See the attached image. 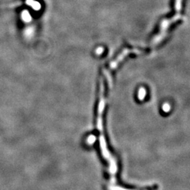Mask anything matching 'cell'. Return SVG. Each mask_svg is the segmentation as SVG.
<instances>
[{
    "label": "cell",
    "instance_id": "6da1fadb",
    "mask_svg": "<svg viewBox=\"0 0 190 190\" xmlns=\"http://www.w3.org/2000/svg\"><path fill=\"white\" fill-rule=\"evenodd\" d=\"M27 4L32 6L35 10H39L40 9V4L34 0H27Z\"/></svg>",
    "mask_w": 190,
    "mask_h": 190
},
{
    "label": "cell",
    "instance_id": "7a4b0ae2",
    "mask_svg": "<svg viewBox=\"0 0 190 190\" xmlns=\"http://www.w3.org/2000/svg\"><path fill=\"white\" fill-rule=\"evenodd\" d=\"M146 95V90L144 88L141 87L139 90V94H138V98L139 100H143L145 97Z\"/></svg>",
    "mask_w": 190,
    "mask_h": 190
},
{
    "label": "cell",
    "instance_id": "3957f363",
    "mask_svg": "<svg viewBox=\"0 0 190 190\" xmlns=\"http://www.w3.org/2000/svg\"><path fill=\"white\" fill-rule=\"evenodd\" d=\"M182 7V0H175V10L180 12Z\"/></svg>",
    "mask_w": 190,
    "mask_h": 190
},
{
    "label": "cell",
    "instance_id": "277c9868",
    "mask_svg": "<svg viewBox=\"0 0 190 190\" xmlns=\"http://www.w3.org/2000/svg\"><path fill=\"white\" fill-rule=\"evenodd\" d=\"M170 109V106L168 104H164L163 106V110L164 112H168Z\"/></svg>",
    "mask_w": 190,
    "mask_h": 190
},
{
    "label": "cell",
    "instance_id": "5b68a950",
    "mask_svg": "<svg viewBox=\"0 0 190 190\" xmlns=\"http://www.w3.org/2000/svg\"><path fill=\"white\" fill-rule=\"evenodd\" d=\"M95 136H90L89 138H88V142L90 143V144H92L95 142Z\"/></svg>",
    "mask_w": 190,
    "mask_h": 190
},
{
    "label": "cell",
    "instance_id": "8992f818",
    "mask_svg": "<svg viewBox=\"0 0 190 190\" xmlns=\"http://www.w3.org/2000/svg\"><path fill=\"white\" fill-rule=\"evenodd\" d=\"M103 51H104V49L102 47H100V48L97 49V54H101L103 52Z\"/></svg>",
    "mask_w": 190,
    "mask_h": 190
}]
</instances>
